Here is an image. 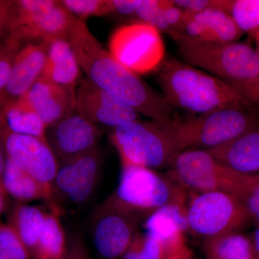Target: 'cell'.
<instances>
[{"instance_id": "obj_13", "label": "cell", "mask_w": 259, "mask_h": 259, "mask_svg": "<svg viewBox=\"0 0 259 259\" xmlns=\"http://www.w3.org/2000/svg\"><path fill=\"white\" fill-rule=\"evenodd\" d=\"M0 135L8 159L39 182L51 185L60 162L48 143L4 130L0 129Z\"/></svg>"}, {"instance_id": "obj_18", "label": "cell", "mask_w": 259, "mask_h": 259, "mask_svg": "<svg viewBox=\"0 0 259 259\" xmlns=\"http://www.w3.org/2000/svg\"><path fill=\"white\" fill-rule=\"evenodd\" d=\"M22 99L36 112L47 129L76 111L75 88L41 79H38Z\"/></svg>"}, {"instance_id": "obj_2", "label": "cell", "mask_w": 259, "mask_h": 259, "mask_svg": "<svg viewBox=\"0 0 259 259\" xmlns=\"http://www.w3.org/2000/svg\"><path fill=\"white\" fill-rule=\"evenodd\" d=\"M156 81L170 106L190 115H203L231 107L256 110L230 83L174 57L165 59Z\"/></svg>"}, {"instance_id": "obj_24", "label": "cell", "mask_w": 259, "mask_h": 259, "mask_svg": "<svg viewBox=\"0 0 259 259\" xmlns=\"http://www.w3.org/2000/svg\"><path fill=\"white\" fill-rule=\"evenodd\" d=\"M47 211L37 206L18 202L12 209L8 226L15 231L30 255L45 226Z\"/></svg>"}, {"instance_id": "obj_28", "label": "cell", "mask_w": 259, "mask_h": 259, "mask_svg": "<svg viewBox=\"0 0 259 259\" xmlns=\"http://www.w3.org/2000/svg\"><path fill=\"white\" fill-rule=\"evenodd\" d=\"M178 253L171 251L161 242L146 233L139 232L120 259H163Z\"/></svg>"}, {"instance_id": "obj_21", "label": "cell", "mask_w": 259, "mask_h": 259, "mask_svg": "<svg viewBox=\"0 0 259 259\" xmlns=\"http://www.w3.org/2000/svg\"><path fill=\"white\" fill-rule=\"evenodd\" d=\"M231 169L243 175L259 173V126L218 147L207 150Z\"/></svg>"}, {"instance_id": "obj_23", "label": "cell", "mask_w": 259, "mask_h": 259, "mask_svg": "<svg viewBox=\"0 0 259 259\" xmlns=\"http://www.w3.org/2000/svg\"><path fill=\"white\" fill-rule=\"evenodd\" d=\"M3 182L7 195L9 194L18 202L25 203L35 200H45L48 204L50 202L51 185L39 182L8 158Z\"/></svg>"}, {"instance_id": "obj_30", "label": "cell", "mask_w": 259, "mask_h": 259, "mask_svg": "<svg viewBox=\"0 0 259 259\" xmlns=\"http://www.w3.org/2000/svg\"><path fill=\"white\" fill-rule=\"evenodd\" d=\"M61 3L71 14L83 21L90 17L105 16L114 13L112 0H63Z\"/></svg>"}, {"instance_id": "obj_22", "label": "cell", "mask_w": 259, "mask_h": 259, "mask_svg": "<svg viewBox=\"0 0 259 259\" xmlns=\"http://www.w3.org/2000/svg\"><path fill=\"white\" fill-rule=\"evenodd\" d=\"M0 129L15 134L32 136L48 143L45 124L22 98L0 106Z\"/></svg>"}, {"instance_id": "obj_11", "label": "cell", "mask_w": 259, "mask_h": 259, "mask_svg": "<svg viewBox=\"0 0 259 259\" xmlns=\"http://www.w3.org/2000/svg\"><path fill=\"white\" fill-rule=\"evenodd\" d=\"M76 17L61 1L17 0L10 35L25 41L47 42L59 37H67Z\"/></svg>"}, {"instance_id": "obj_12", "label": "cell", "mask_w": 259, "mask_h": 259, "mask_svg": "<svg viewBox=\"0 0 259 259\" xmlns=\"http://www.w3.org/2000/svg\"><path fill=\"white\" fill-rule=\"evenodd\" d=\"M141 222L108 202L98 204L92 214L90 234L100 259H120L139 233Z\"/></svg>"}, {"instance_id": "obj_4", "label": "cell", "mask_w": 259, "mask_h": 259, "mask_svg": "<svg viewBox=\"0 0 259 259\" xmlns=\"http://www.w3.org/2000/svg\"><path fill=\"white\" fill-rule=\"evenodd\" d=\"M106 199L142 223L163 206L187 199L185 190L170 177L147 167L122 163L118 185Z\"/></svg>"}, {"instance_id": "obj_1", "label": "cell", "mask_w": 259, "mask_h": 259, "mask_svg": "<svg viewBox=\"0 0 259 259\" xmlns=\"http://www.w3.org/2000/svg\"><path fill=\"white\" fill-rule=\"evenodd\" d=\"M67 40L81 71L97 86L154 122L164 126L174 122L177 115L163 95L116 61L85 21L75 18Z\"/></svg>"}, {"instance_id": "obj_39", "label": "cell", "mask_w": 259, "mask_h": 259, "mask_svg": "<svg viewBox=\"0 0 259 259\" xmlns=\"http://www.w3.org/2000/svg\"><path fill=\"white\" fill-rule=\"evenodd\" d=\"M7 156L5 154L4 146H3V140L0 135V194L6 199L7 194L3 187V174H4L5 165H6Z\"/></svg>"}, {"instance_id": "obj_38", "label": "cell", "mask_w": 259, "mask_h": 259, "mask_svg": "<svg viewBox=\"0 0 259 259\" xmlns=\"http://www.w3.org/2000/svg\"><path fill=\"white\" fill-rule=\"evenodd\" d=\"M141 0H112L114 12L121 15L135 14Z\"/></svg>"}, {"instance_id": "obj_25", "label": "cell", "mask_w": 259, "mask_h": 259, "mask_svg": "<svg viewBox=\"0 0 259 259\" xmlns=\"http://www.w3.org/2000/svg\"><path fill=\"white\" fill-rule=\"evenodd\" d=\"M203 250L207 259H256L251 238L241 232L205 240Z\"/></svg>"}, {"instance_id": "obj_27", "label": "cell", "mask_w": 259, "mask_h": 259, "mask_svg": "<svg viewBox=\"0 0 259 259\" xmlns=\"http://www.w3.org/2000/svg\"><path fill=\"white\" fill-rule=\"evenodd\" d=\"M223 10L231 15L243 33L253 37L259 31V0H226Z\"/></svg>"}, {"instance_id": "obj_10", "label": "cell", "mask_w": 259, "mask_h": 259, "mask_svg": "<svg viewBox=\"0 0 259 259\" xmlns=\"http://www.w3.org/2000/svg\"><path fill=\"white\" fill-rule=\"evenodd\" d=\"M108 51L116 61L137 75L157 71L165 59L161 32L143 22L116 29L109 40Z\"/></svg>"}, {"instance_id": "obj_29", "label": "cell", "mask_w": 259, "mask_h": 259, "mask_svg": "<svg viewBox=\"0 0 259 259\" xmlns=\"http://www.w3.org/2000/svg\"><path fill=\"white\" fill-rule=\"evenodd\" d=\"M236 197L248 213L250 222L259 226V173L245 175Z\"/></svg>"}, {"instance_id": "obj_26", "label": "cell", "mask_w": 259, "mask_h": 259, "mask_svg": "<svg viewBox=\"0 0 259 259\" xmlns=\"http://www.w3.org/2000/svg\"><path fill=\"white\" fill-rule=\"evenodd\" d=\"M61 215L50 209L45 226L32 259H64L67 250L68 238L61 223Z\"/></svg>"}, {"instance_id": "obj_36", "label": "cell", "mask_w": 259, "mask_h": 259, "mask_svg": "<svg viewBox=\"0 0 259 259\" xmlns=\"http://www.w3.org/2000/svg\"><path fill=\"white\" fill-rule=\"evenodd\" d=\"M64 259H92L86 243L77 234L68 238L67 250Z\"/></svg>"}, {"instance_id": "obj_14", "label": "cell", "mask_w": 259, "mask_h": 259, "mask_svg": "<svg viewBox=\"0 0 259 259\" xmlns=\"http://www.w3.org/2000/svg\"><path fill=\"white\" fill-rule=\"evenodd\" d=\"M102 134L98 125L75 111L47 129V141L61 163L93 151Z\"/></svg>"}, {"instance_id": "obj_32", "label": "cell", "mask_w": 259, "mask_h": 259, "mask_svg": "<svg viewBox=\"0 0 259 259\" xmlns=\"http://www.w3.org/2000/svg\"><path fill=\"white\" fill-rule=\"evenodd\" d=\"M0 259H32L26 247L8 224L0 223Z\"/></svg>"}, {"instance_id": "obj_35", "label": "cell", "mask_w": 259, "mask_h": 259, "mask_svg": "<svg viewBox=\"0 0 259 259\" xmlns=\"http://www.w3.org/2000/svg\"><path fill=\"white\" fill-rule=\"evenodd\" d=\"M15 15V1L0 0V40L10 35Z\"/></svg>"}, {"instance_id": "obj_9", "label": "cell", "mask_w": 259, "mask_h": 259, "mask_svg": "<svg viewBox=\"0 0 259 259\" xmlns=\"http://www.w3.org/2000/svg\"><path fill=\"white\" fill-rule=\"evenodd\" d=\"M245 175L223 164L206 150H187L177 156L170 178L193 193L221 192L236 196Z\"/></svg>"}, {"instance_id": "obj_34", "label": "cell", "mask_w": 259, "mask_h": 259, "mask_svg": "<svg viewBox=\"0 0 259 259\" xmlns=\"http://www.w3.org/2000/svg\"><path fill=\"white\" fill-rule=\"evenodd\" d=\"M236 89L247 101L256 106L259 105V76L246 81H226Z\"/></svg>"}, {"instance_id": "obj_7", "label": "cell", "mask_w": 259, "mask_h": 259, "mask_svg": "<svg viewBox=\"0 0 259 259\" xmlns=\"http://www.w3.org/2000/svg\"><path fill=\"white\" fill-rule=\"evenodd\" d=\"M102 168V158L97 148L61 163L51 185L50 209L62 215L86 205L96 192Z\"/></svg>"}, {"instance_id": "obj_41", "label": "cell", "mask_w": 259, "mask_h": 259, "mask_svg": "<svg viewBox=\"0 0 259 259\" xmlns=\"http://www.w3.org/2000/svg\"><path fill=\"white\" fill-rule=\"evenodd\" d=\"M163 259H192V252L187 247V248L182 250L180 253L170 255V256L166 257V258Z\"/></svg>"}, {"instance_id": "obj_16", "label": "cell", "mask_w": 259, "mask_h": 259, "mask_svg": "<svg viewBox=\"0 0 259 259\" xmlns=\"http://www.w3.org/2000/svg\"><path fill=\"white\" fill-rule=\"evenodd\" d=\"M243 35V31L225 10H184L182 27L175 40L187 37L206 42H238Z\"/></svg>"}, {"instance_id": "obj_8", "label": "cell", "mask_w": 259, "mask_h": 259, "mask_svg": "<svg viewBox=\"0 0 259 259\" xmlns=\"http://www.w3.org/2000/svg\"><path fill=\"white\" fill-rule=\"evenodd\" d=\"M187 206L189 230L204 240L239 233L250 224L248 213L233 194L193 193Z\"/></svg>"}, {"instance_id": "obj_20", "label": "cell", "mask_w": 259, "mask_h": 259, "mask_svg": "<svg viewBox=\"0 0 259 259\" xmlns=\"http://www.w3.org/2000/svg\"><path fill=\"white\" fill-rule=\"evenodd\" d=\"M47 60L39 79L66 88L81 82V69L67 37L45 42Z\"/></svg>"}, {"instance_id": "obj_17", "label": "cell", "mask_w": 259, "mask_h": 259, "mask_svg": "<svg viewBox=\"0 0 259 259\" xmlns=\"http://www.w3.org/2000/svg\"><path fill=\"white\" fill-rule=\"evenodd\" d=\"M47 60L44 42H30L22 47L15 56L9 81L0 95V106L20 100L36 82Z\"/></svg>"}, {"instance_id": "obj_3", "label": "cell", "mask_w": 259, "mask_h": 259, "mask_svg": "<svg viewBox=\"0 0 259 259\" xmlns=\"http://www.w3.org/2000/svg\"><path fill=\"white\" fill-rule=\"evenodd\" d=\"M258 126V111L231 107L183 118L177 116L168 127L184 151L218 147Z\"/></svg>"}, {"instance_id": "obj_42", "label": "cell", "mask_w": 259, "mask_h": 259, "mask_svg": "<svg viewBox=\"0 0 259 259\" xmlns=\"http://www.w3.org/2000/svg\"><path fill=\"white\" fill-rule=\"evenodd\" d=\"M253 38L255 40V47L254 49L259 64V31L258 32H256V33H255V35H253Z\"/></svg>"}, {"instance_id": "obj_5", "label": "cell", "mask_w": 259, "mask_h": 259, "mask_svg": "<svg viewBox=\"0 0 259 259\" xmlns=\"http://www.w3.org/2000/svg\"><path fill=\"white\" fill-rule=\"evenodd\" d=\"M110 140L121 163L156 169L171 168L181 152L168 126L154 121L128 122L112 129Z\"/></svg>"}, {"instance_id": "obj_33", "label": "cell", "mask_w": 259, "mask_h": 259, "mask_svg": "<svg viewBox=\"0 0 259 259\" xmlns=\"http://www.w3.org/2000/svg\"><path fill=\"white\" fill-rule=\"evenodd\" d=\"M168 3L166 0H141L135 14L142 20L143 23L152 25L160 10Z\"/></svg>"}, {"instance_id": "obj_31", "label": "cell", "mask_w": 259, "mask_h": 259, "mask_svg": "<svg viewBox=\"0 0 259 259\" xmlns=\"http://www.w3.org/2000/svg\"><path fill=\"white\" fill-rule=\"evenodd\" d=\"M23 44L10 34L0 40V95L9 81L15 56Z\"/></svg>"}, {"instance_id": "obj_43", "label": "cell", "mask_w": 259, "mask_h": 259, "mask_svg": "<svg viewBox=\"0 0 259 259\" xmlns=\"http://www.w3.org/2000/svg\"><path fill=\"white\" fill-rule=\"evenodd\" d=\"M5 200L4 197L0 194V216H1L2 212H3V209H4ZM0 223H1V221H0Z\"/></svg>"}, {"instance_id": "obj_15", "label": "cell", "mask_w": 259, "mask_h": 259, "mask_svg": "<svg viewBox=\"0 0 259 259\" xmlns=\"http://www.w3.org/2000/svg\"><path fill=\"white\" fill-rule=\"evenodd\" d=\"M76 111L94 123L116 127L140 120V114L99 88L88 78L76 91Z\"/></svg>"}, {"instance_id": "obj_40", "label": "cell", "mask_w": 259, "mask_h": 259, "mask_svg": "<svg viewBox=\"0 0 259 259\" xmlns=\"http://www.w3.org/2000/svg\"><path fill=\"white\" fill-rule=\"evenodd\" d=\"M254 248L255 257L259 259V226H255L254 231L250 236Z\"/></svg>"}, {"instance_id": "obj_6", "label": "cell", "mask_w": 259, "mask_h": 259, "mask_svg": "<svg viewBox=\"0 0 259 259\" xmlns=\"http://www.w3.org/2000/svg\"><path fill=\"white\" fill-rule=\"evenodd\" d=\"M175 41L183 62L224 81H246L259 76L258 59L249 44L206 42L187 37Z\"/></svg>"}, {"instance_id": "obj_37", "label": "cell", "mask_w": 259, "mask_h": 259, "mask_svg": "<svg viewBox=\"0 0 259 259\" xmlns=\"http://www.w3.org/2000/svg\"><path fill=\"white\" fill-rule=\"evenodd\" d=\"M225 0H177L175 5L185 11L199 12L209 8L223 10Z\"/></svg>"}, {"instance_id": "obj_19", "label": "cell", "mask_w": 259, "mask_h": 259, "mask_svg": "<svg viewBox=\"0 0 259 259\" xmlns=\"http://www.w3.org/2000/svg\"><path fill=\"white\" fill-rule=\"evenodd\" d=\"M185 202L166 204L148 216L144 222V233L161 242L175 253L188 247L185 235L189 230Z\"/></svg>"}]
</instances>
